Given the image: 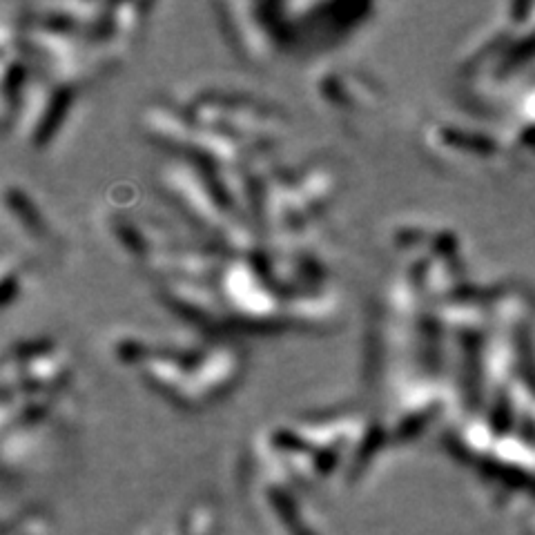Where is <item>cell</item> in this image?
<instances>
[{
	"mask_svg": "<svg viewBox=\"0 0 535 535\" xmlns=\"http://www.w3.org/2000/svg\"><path fill=\"white\" fill-rule=\"evenodd\" d=\"M350 70H330L319 76L315 87L321 99L335 105L339 112H355L353 105H373L377 85L362 74H348Z\"/></svg>",
	"mask_w": 535,
	"mask_h": 535,
	"instance_id": "6da1fadb",
	"label": "cell"
}]
</instances>
